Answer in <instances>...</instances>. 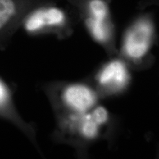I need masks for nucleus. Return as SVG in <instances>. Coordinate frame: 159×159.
Segmentation results:
<instances>
[{"instance_id": "9", "label": "nucleus", "mask_w": 159, "mask_h": 159, "mask_svg": "<svg viewBox=\"0 0 159 159\" xmlns=\"http://www.w3.org/2000/svg\"><path fill=\"white\" fill-rule=\"evenodd\" d=\"M91 117L97 123L101 126L104 125L108 119V114L105 108L99 106L94 108L90 112Z\"/></svg>"}, {"instance_id": "5", "label": "nucleus", "mask_w": 159, "mask_h": 159, "mask_svg": "<svg viewBox=\"0 0 159 159\" xmlns=\"http://www.w3.org/2000/svg\"><path fill=\"white\" fill-rule=\"evenodd\" d=\"M0 119L15 126L31 140H35V133L31 125L23 119L16 107L13 93L9 85L0 77Z\"/></svg>"}, {"instance_id": "8", "label": "nucleus", "mask_w": 159, "mask_h": 159, "mask_svg": "<svg viewBox=\"0 0 159 159\" xmlns=\"http://www.w3.org/2000/svg\"><path fill=\"white\" fill-rule=\"evenodd\" d=\"M68 119L71 129L78 131L83 137L91 139L97 136L100 126L92 118L90 112L74 113Z\"/></svg>"}, {"instance_id": "6", "label": "nucleus", "mask_w": 159, "mask_h": 159, "mask_svg": "<svg viewBox=\"0 0 159 159\" xmlns=\"http://www.w3.org/2000/svg\"><path fill=\"white\" fill-rule=\"evenodd\" d=\"M64 104L74 113H84L93 108L97 102L96 93L90 87L74 84L64 88L61 94Z\"/></svg>"}, {"instance_id": "7", "label": "nucleus", "mask_w": 159, "mask_h": 159, "mask_svg": "<svg viewBox=\"0 0 159 159\" xmlns=\"http://www.w3.org/2000/svg\"><path fill=\"white\" fill-rule=\"evenodd\" d=\"M129 77L125 64L119 60H114L101 70L97 79L102 87L111 91H119L127 85Z\"/></svg>"}, {"instance_id": "4", "label": "nucleus", "mask_w": 159, "mask_h": 159, "mask_svg": "<svg viewBox=\"0 0 159 159\" xmlns=\"http://www.w3.org/2000/svg\"><path fill=\"white\" fill-rule=\"evenodd\" d=\"M50 0H0V50H5L28 12Z\"/></svg>"}, {"instance_id": "2", "label": "nucleus", "mask_w": 159, "mask_h": 159, "mask_svg": "<svg viewBox=\"0 0 159 159\" xmlns=\"http://www.w3.org/2000/svg\"><path fill=\"white\" fill-rule=\"evenodd\" d=\"M70 23L68 13L50 0L30 10L23 18L20 28L30 35L49 33L59 35L66 30Z\"/></svg>"}, {"instance_id": "1", "label": "nucleus", "mask_w": 159, "mask_h": 159, "mask_svg": "<svg viewBox=\"0 0 159 159\" xmlns=\"http://www.w3.org/2000/svg\"><path fill=\"white\" fill-rule=\"evenodd\" d=\"M67 1L76 9L91 37L102 46H109L114 33L110 0Z\"/></svg>"}, {"instance_id": "3", "label": "nucleus", "mask_w": 159, "mask_h": 159, "mask_svg": "<svg viewBox=\"0 0 159 159\" xmlns=\"http://www.w3.org/2000/svg\"><path fill=\"white\" fill-rule=\"evenodd\" d=\"M155 33L152 14H143L127 30L123 37L122 51L130 59L137 60L150 50Z\"/></svg>"}]
</instances>
